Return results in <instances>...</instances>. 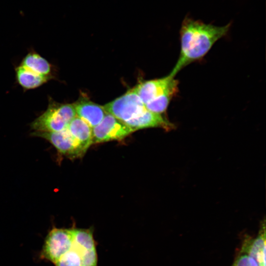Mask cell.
<instances>
[{
	"instance_id": "1",
	"label": "cell",
	"mask_w": 266,
	"mask_h": 266,
	"mask_svg": "<svg viewBox=\"0 0 266 266\" xmlns=\"http://www.w3.org/2000/svg\"><path fill=\"white\" fill-rule=\"evenodd\" d=\"M231 25V22L224 26L205 24L187 15L180 30L179 56L169 74L175 77L182 68L202 59L217 41L228 34Z\"/></svg>"
},
{
	"instance_id": "2",
	"label": "cell",
	"mask_w": 266,
	"mask_h": 266,
	"mask_svg": "<svg viewBox=\"0 0 266 266\" xmlns=\"http://www.w3.org/2000/svg\"><path fill=\"white\" fill-rule=\"evenodd\" d=\"M76 116L73 104H61L50 99L46 110L31 124V127L34 132H60Z\"/></svg>"
},
{
	"instance_id": "3",
	"label": "cell",
	"mask_w": 266,
	"mask_h": 266,
	"mask_svg": "<svg viewBox=\"0 0 266 266\" xmlns=\"http://www.w3.org/2000/svg\"><path fill=\"white\" fill-rule=\"evenodd\" d=\"M73 228H53L45 238L40 258L55 264L71 248L74 240Z\"/></svg>"
},
{
	"instance_id": "4",
	"label": "cell",
	"mask_w": 266,
	"mask_h": 266,
	"mask_svg": "<svg viewBox=\"0 0 266 266\" xmlns=\"http://www.w3.org/2000/svg\"><path fill=\"white\" fill-rule=\"evenodd\" d=\"M103 107L107 113L124 123L137 117L146 109L133 88Z\"/></svg>"
},
{
	"instance_id": "5",
	"label": "cell",
	"mask_w": 266,
	"mask_h": 266,
	"mask_svg": "<svg viewBox=\"0 0 266 266\" xmlns=\"http://www.w3.org/2000/svg\"><path fill=\"white\" fill-rule=\"evenodd\" d=\"M133 89L145 105L165 95L174 97L178 92V81L169 74L163 78L141 82Z\"/></svg>"
},
{
	"instance_id": "6",
	"label": "cell",
	"mask_w": 266,
	"mask_h": 266,
	"mask_svg": "<svg viewBox=\"0 0 266 266\" xmlns=\"http://www.w3.org/2000/svg\"><path fill=\"white\" fill-rule=\"evenodd\" d=\"M134 131L124 122L107 113L102 121L92 128L93 144L121 140Z\"/></svg>"
},
{
	"instance_id": "7",
	"label": "cell",
	"mask_w": 266,
	"mask_h": 266,
	"mask_svg": "<svg viewBox=\"0 0 266 266\" xmlns=\"http://www.w3.org/2000/svg\"><path fill=\"white\" fill-rule=\"evenodd\" d=\"M32 134L47 140L58 152L70 158L81 157L86 152L67 128L57 132H34Z\"/></svg>"
},
{
	"instance_id": "8",
	"label": "cell",
	"mask_w": 266,
	"mask_h": 266,
	"mask_svg": "<svg viewBox=\"0 0 266 266\" xmlns=\"http://www.w3.org/2000/svg\"><path fill=\"white\" fill-rule=\"evenodd\" d=\"M73 243L81 251L82 266H98L97 242L94 239L92 228H74Z\"/></svg>"
},
{
	"instance_id": "9",
	"label": "cell",
	"mask_w": 266,
	"mask_h": 266,
	"mask_svg": "<svg viewBox=\"0 0 266 266\" xmlns=\"http://www.w3.org/2000/svg\"><path fill=\"white\" fill-rule=\"evenodd\" d=\"M240 254L252 257L258 266H266V226L262 224L257 236L246 238L242 243Z\"/></svg>"
},
{
	"instance_id": "10",
	"label": "cell",
	"mask_w": 266,
	"mask_h": 266,
	"mask_svg": "<svg viewBox=\"0 0 266 266\" xmlns=\"http://www.w3.org/2000/svg\"><path fill=\"white\" fill-rule=\"evenodd\" d=\"M134 132L141 129L160 128L170 131L175 128L174 124L164 118L161 114L146 109L137 117L124 123Z\"/></svg>"
},
{
	"instance_id": "11",
	"label": "cell",
	"mask_w": 266,
	"mask_h": 266,
	"mask_svg": "<svg viewBox=\"0 0 266 266\" xmlns=\"http://www.w3.org/2000/svg\"><path fill=\"white\" fill-rule=\"evenodd\" d=\"M77 117L86 122L92 128L98 125L107 112L100 106L85 99L73 104Z\"/></svg>"
},
{
	"instance_id": "12",
	"label": "cell",
	"mask_w": 266,
	"mask_h": 266,
	"mask_svg": "<svg viewBox=\"0 0 266 266\" xmlns=\"http://www.w3.org/2000/svg\"><path fill=\"white\" fill-rule=\"evenodd\" d=\"M66 128L85 150L93 144L92 128L80 118L76 116Z\"/></svg>"
},
{
	"instance_id": "13",
	"label": "cell",
	"mask_w": 266,
	"mask_h": 266,
	"mask_svg": "<svg viewBox=\"0 0 266 266\" xmlns=\"http://www.w3.org/2000/svg\"><path fill=\"white\" fill-rule=\"evenodd\" d=\"M16 77L19 84L26 90L37 88L51 77L38 74L21 65L16 68Z\"/></svg>"
},
{
	"instance_id": "14",
	"label": "cell",
	"mask_w": 266,
	"mask_h": 266,
	"mask_svg": "<svg viewBox=\"0 0 266 266\" xmlns=\"http://www.w3.org/2000/svg\"><path fill=\"white\" fill-rule=\"evenodd\" d=\"M21 65L38 74L51 76V65L36 53L33 52L27 54L23 59Z\"/></svg>"
},
{
	"instance_id": "15",
	"label": "cell",
	"mask_w": 266,
	"mask_h": 266,
	"mask_svg": "<svg viewBox=\"0 0 266 266\" xmlns=\"http://www.w3.org/2000/svg\"><path fill=\"white\" fill-rule=\"evenodd\" d=\"M56 266H82L80 249L74 243L71 248L55 264Z\"/></svg>"
},
{
	"instance_id": "16",
	"label": "cell",
	"mask_w": 266,
	"mask_h": 266,
	"mask_svg": "<svg viewBox=\"0 0 266 266\" xmlns=\"http://www.w3.org/2000/svg\"><path fill=\"white\" fill-rule=\"evenodd\" d=\"M232 266H258L256 262L246 254H240Z\"/></svg>"
}]
</instances>
